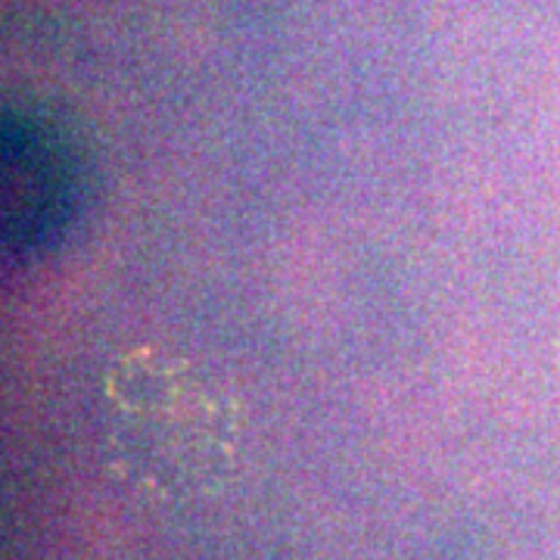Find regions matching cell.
I'll list each match as a JSON object with an SVG mask.
<instances>
[{
  "label": "cell",
  "instance_id": "1",
  "mask_svg": "<svg viewBox=\"0 0 560 560\" xmlns=\"http://www.w3.org/2000/svg\"><path fill=\"white\" fill-rule=\"evenodd\" d=\"M81 197L72 143L44 119L7 116L3 125V241L22 259L66 234Z\"/></svg>",
  "mask_w": 560,
  "mask_h": 560
}]
</instances>
